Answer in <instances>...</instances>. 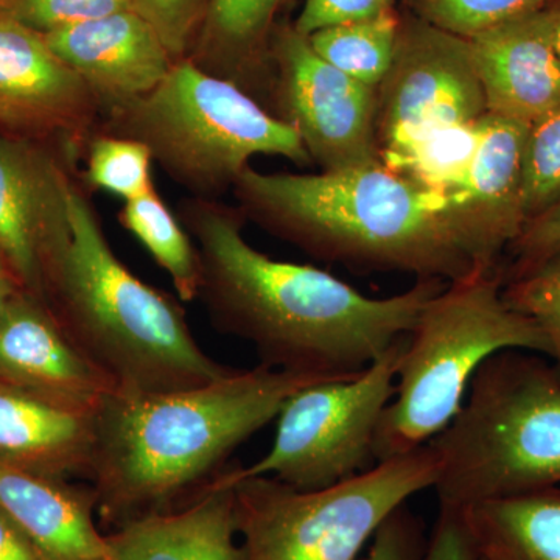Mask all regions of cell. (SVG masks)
Here are the masks:
<instances>
[{"label": "cell", "mask_w": 560, "mask_h": 560, "mask_svg": "<svg viewBox=\"0 0 560 560\" xmlns=\"http://www.w3.org/2000/svg\"><path fill=\"white\" fill-rule=\"evenodd\" d=\"M400 18L390 9L372 20L324 28L308 36L323 60L366 86H381L393 65Z\"/></svg>", "instance_id": "cb8c5ba5"}, {"label": "cell", "mask_w": 560, "mask_h": 560, "mask_svg": "<svg viewBox=\"0 0 560 560\" xmlns=\"http://www.w3.org/2000/svg\"><path fill=\"white\" fill-rule=\"evenodd\" d=\"M477 560H490V559L485 558V556H481L480 552H478V559Z\"/></svg>", "instance_id": "ab89813d"}, {"label": "cell", "mask_w": 560, "mask_h": 560, "mask_svg": "<svg viewBox=\"0 0 560 560\" xmlns=\"http://www.w3.org/2000/svg\"><path fill=\"white\" fill-rule=\"evenodd\" d=\"M0 378L94 416L117 394L69 340L46 304L22 289L7 302L0 318Z\"/></svg>", "instance_id": "5bb4252c"}, {"label": "cell", "mask_w": 560, "mask_h": 560, "mask_svg": "<svg viewBox=\"0 0 560 560\" xmlns=\"http://www.w3.org/2000/svg\"><path fill=\"white\" fill-rule=\"evenodd\" d=\"M438 474L427 444L326 489L298 490L271 477L232 482L238 560H359L390 512L433 489Z\"/></svg>", "instance_id": "ba28073f"}, {"label": "cell", "mask_w": 560, "mask_h": 560, "mask_svg": "<svg viewBox=\"0 0 560 560\" xmlns=\"http://www.w3.org/2000/svg\"><path fill=\"white\" fill-rule=\"evenodd\" d=\"M94 445V415L0 378V463L46 477L88 480Z\"/></svg>", "instance_id": "ac0fdd59"}, {"label": "cell", "mask_w": 560, "mask_h": 560, "mask_svg": "<svg viewBox=\"0 0 560 560\" xmlns=\"http://www.w3.org/2000/svg\"><path fill=\"white\" fill-rule=\"evenodd\" d=\"M408 335L349 378L313 383L280 408L270 451L249 467H226L212 485L230 488L249 477H271L298 490L326 489L377 464L375 431L396 390Z\"/></svg>", "instance_id": "9c48e42d"}, {"label": "cell", "mask_w": 560, "mask_h": 560, "mask_svg": "<svg viewBox=\"0 0 560 560\" xmlns=\"http://www.w3.org/2000/svg\"><path fill=\"white\" fill-rule=\"evenodd\" d=\"M43 36L51 51L90 88L102 116L149 94L175 65L153 25L136 10Z\"/></svg>", "instance_id": "9a60e30c"}, {"label": "cell", "mask_w": 560, "mask_h": 560, "mask_svg": "<svg viewBox=\"0 0 560 560\" xmlns=\"http://www.w3.org/2000/svg\"><path fill=\"white\" fill-rule=\"evenodd\" d=\"M95 132L139 140L173 183L206 200L232 190L254 156L312 164L290 125L189 58L149 94L103 114Z\"/></svg>", "instance_id": "52a82bcc"}, {"label": "cell", "mask_w": 560, "mask_h": 560, "mask_svg": "<svg viewBox=\"0 0 560 560\" xmlns=\"http://www.w3.org/2000/svg\"><path fill=\"white\" fill-rule=\"evenodd\" d=\"M478 552L490 560H560V486L463 508Z\"/></svg>", "instance_id": "44dd1931"}, {"label": "cell", "mask_w": 560, "mask_h": 560, "mask_svg": "<svg viewBox=\"0 0 560 560\" xmlns=\"http://www.w3.org/2000/svg\"><path fill=\"white\" fill-rule=\"evenodd\" d=\"M0 560H43L2 508H0Z\"/></svg>", "instance_id": "d590c367"}, {"label": "cell", "mask_w": 560, "mask_h": 560, "mask_svg": "<svg viewBox=\"0 0 560 560\" xmlns=\"http://www.w3.org/2000/svg\"><path fill=\"white\" fill-rule=\"evenodd\" d=\"M393 9V0H305L294 31L304 36L381 16Z\"/></svg>", "instance_id": "d6a6232c"}, {"label": "cell", "mask_w": 560, "mask_h": 560, "mask_svg": "<svg viewBox=\"0 0 560 560\" xmlns=\"http://www.w3.org/2000/svg\"><path fill=\"white\" fill-rule=\"evenodd\" d=\"M381 156L427 132L488 113L469 40L419 16L401 21L393 65L377 88Z\"/></svg>", "instance_id": "8fae6325"}, {"label": "cell", "mask_w": 560, "mask_h": 560, "mask_svg": "<svg viewBox=\"0 0 560 560\" xmlns=\"http://www.w3.org/2000/svg\"><path fill=\"white\" fill-rule=\"evenodd\" d=\"M478 548L463 508L440 504L422 560H477Z\"/></svg>", "instance_id": "e575fe53"}, {"label": "cell", "mask_w": 560, "mask_h": 560, "mask_svg": "<svg viewBox=\"0 0 560 560\" xmlns=\"http://www.w3.org/2000/svg\"><path fill=\"white\" fill-rule=\"evenodd\" d=\"M530 125L486 113L470 171L448 191L478 224L493 248L510 249L525 228L523 154Z\"/></svg>", "instance_id": "d6986e66"}, {"label": "cell", "mask_w": 560, "mask_h": 560, "mask_svg": "<svg viewBox=\"0 0 560 560\" xmlns=\"http://www.w3.org/2000/svg\"><path fill=\"white\" fill-rule=\"evenodd\" d=\"M83 160L86 167L79 175L86 189L108 191L124 202L156 189L151 175L153 156L139 140L95 132Z\"/></svg>", "instance_id": "484cf974"}, {"label": "cell", "mask_w": 560, "mask_h": 560, "mask_svg": "<svg viewBox=\"0 0 560 560\" xmlns=\"http://www.w3.org/2000/svg\"><path fill=\"white\" fill-rule=\"evenodd\" d=\"M552 0H411L420 20L471 38L504 22L545 9Z\"/></svg>", "instance_id": "f1b7e54d"}, {"label": "cell", "mask_w": 560, "mask_h": 560, "mask_svg": "<svg viewBox=\"0 0 560 560\" xmlns=\"http://www.w3.org/2000/svg\"><path fill=\"white\" fill-rule=\"evenodd\" d=\"M466 39L488 113L533 125L560 106V58L544 9Z\"/></svg>", "instance_id": "2e32d148"}, {"label": "cell", "mask_w": 560, "mask_h": 560, "mask_svg": "<svg viewBox=\"0 0 560 560\" xmlns=\"http://www.w3.org/2000/svg\"><path fill=\"white\" fill-rule=\"evenodd\" d=\"M440 504L466 508L560 486V375L551 361L503 350L482 363L451 425L430 442Z\"/></svg>", "instance_id": "5b68a950"}, {"label": "cell", "mask_w": 560, "mask_h": 560, "mask_svg": "<svg viewBox=\"0 0 560 560\" xmlns=\"http://www.w3.org/2000/svg\"><path fill=\"white\" fill-rule=\"evenodd\" d=\"M323 381L334 378L257 364L194 388L114 394L95 415L88 475L103 525L114 530L198 499L294 393Z\"/></svg>", "instance_id": "3957f363"}, {"label": "cell", "mask_w": 560, "mask_h": 560, "mask_svg": "<svg viewBox=\"0 0 560 560\" xmlns=\"http://www.w3.org/2000/svg\"><path fill=\"white\" fill-rule=\"evenodd\" d=\"M282 0H210L189 57L198 68L249 94L265 86L264 43Z\"/></svg>", "instance_id": "7402d4cb"}, {"label": "cell", "mask_w": 560, "mask_h": 560, "mask_svg": "<svg viewBox=\"0 0 560 560\" xmlns=\"http://www.w3.org/2000/svg\"><path fill=\"white\" fill-rule=\"evenodd\" d=\"M478 142L480 119L427 132L396 153L386 154L382 162L420 186L448 194L469 173Z\"/></svg>", "instance_id": "d4e9b609"}, {"label": "cell", "mask_w": 560, "mask_h": 560, "mask_svg": "<svg viewBox=\"0 0 560 560\" xmlns=\"http://www.w3.org/2000/svg\"><path fill=\"white\" fill-rule=\"evenodd\" d=\"M544 11L545 16H547L548 28H550L552 44H555L560 58V0H552L551 3L545 7Z\"/></svg>", "instance_id": "8d00e7d4"}, {"label": "cell", "mask_w": 560, "mask_h": 560, "mask_svg": "<svg viewBox=\"0 0 560 560\" xmlns=\"http://www.w3.org/2000/svg\"><path fill=\"white\" fill-rule=\"evenodd\" d=\"M3 278H13V272L10 270L9 261H7L5 256H3L2 250H0V279Z\"/></svg>", "instance_id": "f35d334b"}, {"label": "cell", "mask_w": 560, "mask_h": 560, "mask_svg": "<svg viewBox=\"0 0 560 560\" xmlns=\"http://www.w3.org/2000/svg\"><path fill=\"white\" fill-rule=\"evenodd\" d=\"M237 536L234 490L215 485L179 510L106 534L116 560H238Z\"/></svg>", "instance_id": "ffe728a7"}, {"label": "cell", "mask_w": 560, "mask_h": 560, "mask_svg": "<svg viewBox=\"0 0 560 560\" xmlns=\"http://www.w3.org/2000/svg\"><path fill=\"white\" fill-rule=\"evenodd\" d=\"M427 540L425 525L405 503L375 530L366 560H422Z\"/></svg>", "instance_id": "1f68e13d"}, {"label": "cell", "mask_w": 560, "mask_h": 560, "mask_svg": "<svg viewBox=\"0 0 560 560\" xmlns=\"http://www.w3.org/2000/svg\"><path fill=\"white\" fill-rule=\"evenodd\" d=\"M503 300L540 327L560 375V249L504 279Z\"/></svg>", "instance_id": "4316f807"}, {"label": "cell", "mask_w": 560, "mask_h": 560, "mask_svg": "<svg viewBox=\"0 0 560 560\" xmlns=\"http://www.w3.org/2000/svg\"><path fill=\"white\" fill-rule=\"evenodd\" d=\"M0 5L40 35L135 10L131 0H0Z\"/></svg>", "instance_id": "f546056e"}, {"label": "cell", "mask_w": 560, "mask_h": 560, "mask_svg": "<svg viewBox=\"0 0 560 560\" xmlns=\"http://www.w3.org/2000/svg\"><path fill=\"white\" fill-rule=\"evenodd\" d=\"M178 219L198 249L202 302L221 334L249 342L272 370L349 378L410 334L427 302L447 283L416 280L371 298L312 265L272 259L243 237L237 208L189 197Z\"/></svg>", "instance_id": "6da1fadb"}, {"label": "cell", "mask_w": 560, "mask_h": 560, "mask_svg": "<svg viewBox=\"0 0 560 560\" xmlns=\"http://www.w3.org/2000/svg\"><path fill=\"white\" fill-rule=\"evenodd\" d=\"M102 110L40 33L0 5V132L50 143L81 161Z\"/></svg>", "instance_id": "7c38bea8"}, {"label": "cell", "mask_w": 560, "mask_h": 560, "mask_svg": "<svg viewBox=\"0 0 560 560\" xmlns=\"http://www.w3.org/2000/svg\"><path fill=\"white\" fill-rule=\"evenodd\" d=\"M560 200V106L529 127L523 154L526 223Z\"/></svg>", "instance_id": "83f0119b"}, {"label": "cell", "mask_w": 560, "mask_h": 560, "mask_svg": "<svg viewBox=\"0 0 560 560\" xmlns=\"http://www.w3.org/2000/svg\"><path fill=\"white\" fill-rule=\"evenodd\" d=\"M560 249V200L545 210L536 219L525 224L521 235L510 246L514 264L503 279L510 278L515 272L525 270L539 264L545 257Z\"/></svg>", "instance_id": "836d02e7"}, {"label": "cell", "mask_w": 560, "mask_h": 560, "mask_svg": "<svg viewBox=\"0 0 560 560\" xmlns=\"http://www.w3.org/2000/svg\"><path fill=\"white\" fill-rule=\"evenodd\" d=\"M69 234L43 275V302L119 396L194 388L230 375L202 350L183 305L117 257L80 176L69 194Z\"/></svg>", "instance_id": "277c9868"}, {"label": "cell", "mask_w": 560, "mask_h": 560, "mask_svg": "<svg viewBox=\"0 0 560 560\" xmlns=\"http://www.w3.org/2000/svg\"><path fill=\"white\" fill-rule=\"evenodd\" d=\"M132 9L153 25L175 61L190 55L210 0H131Z\"/></svg>", "instance_id": "4dcf8cb0"}, {"label": "cell", "mask_w": 560, "mask_h": 560, "mask_svg": "<svg viewBox=\"0 0 560 560\" xmlns=\"http://www.w3.org/2000/svg\"><path fill=\"white\" fill-rule=\"evenodd\" d=\"M0 508L43 560H116L95 523L91 486L0 463Z\"/></svg>", "instance_id": "e0dca14e"}, {"label": "cell", "mask_w": 560, "mask_h": 560, "mask_svg": "<svg viewBox=\"0 0 560 560\" xmlns=\"http://www.w3.org/2000/svg\"><path fill=\"white\" fill-rule=\"evenodd\" d=\"M79 160L0 132V250L21 289L43 301L46 261L69 234V194Z\"/></svg>", "instance_id": "4fadbf2b"}, {"label": "cell", "mask_w": 560, "mask_h": 560, "mask_svg": "<svg viewBox=\"0 0 560 560\" xmlns=\"http://www.w3.org/2000/svg\"><path fill=\"white\" fill-rule=\"evenodd\" d=\"M270 58L276 117L298 132L312 164L341 172L382 162L375 88L323 60L293 25L275 36Z\"/></svg>", "instance_id": "30bf717a"}, {"label": "cell", "mask_w": 560, "mask_h": 560, "mask_svg": "<svg viewBox=\"0 0 560 560\" xmlns=\"http://www.w3.org/2000/svg\"><path fill=\"white\" fill-rule=\"evenodd\" d=\"M119 221L121 228L131 232L162 270L171 276L176 296L184 302L198 301L201 265L197 246L158 190L125 201Z\"/></svg>", "instance_id": "603a6c76"}, {"label": "cell", "mask_w": 560, "mask_h": 560, "mask_svg": "<svg viewBox=\"0 0 560 560\" xmlns=\"http://www.w3.org/2000/svg\"><path fill=\"white\" fill-rule=\"evenodd\" d=\"M21 290L20 283L13 278L0 279V318H2L3 308H5L7 302L11 300L14 293Z\"/></svg>", "instance_id": "74e56055"}, {"label": "cell", "mask_w": 560, "mask_h": 560, "mask_svg": "<svg viewBox=\"0 0 560 560\" xmlns=\"http://www.w3.org/2000/svg\"><path fill=\"white\" fill-rule=\"evenodd\" d=\"M243 219L315 259L452 283L499 271L501 254L451 194L383 162L341 172L264 173L232 187Z\"/></svg>", "instance_id": "7a4b0ae2"}, {"label": "cell", "mask_w": 560, "mask_h": 560, "mask_svg": "<svg viewBox=\"0 0 560 560\" xmlns=\"http://www.w3.org/2000/svg\"><path fill=\"white\" fill-rule=\"evenodd\" d=\"M503 271L447 283L408 334L396 390L375 431L377 463L430 444L458 416L475 374L503 350L550 360L540 327L503 300Z\"/></svg>", "instance_id": "8992f818"}]
</instances>
